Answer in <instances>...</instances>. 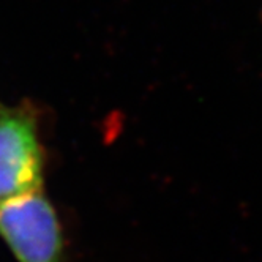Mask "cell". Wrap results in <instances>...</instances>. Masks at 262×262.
I'll use <instances>...</instances> for the list:
<instances>
[{"label": "cell", "mask_w": 262, "mask_h": 262, "mask_svg": "<svg viewBox=\"0 0 262 262\" xmlns=\"http://www.w3.org/2000/svg\"><path fill=\"white\" fill-rule=\"evenodd\" d=\"M0 235L17 262H67L59 216L41 190L0 202Z\"/></svg>", "instance_id": "1"}, {"label": "cell", "mask_w": 262, "mask_h": 262, "mask_svg": "<svg viewBox=\"0 0 262 262\" xmlns=\"http://www.w3.org/2000/svg\"><path fill=\"white\" fill-rule=\"evenodd\" d=\"M43 188V152L35 116L0 106V202Z\"/></svg>", "instance_id": "2"}]
</instances>
